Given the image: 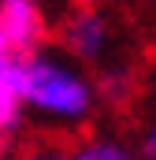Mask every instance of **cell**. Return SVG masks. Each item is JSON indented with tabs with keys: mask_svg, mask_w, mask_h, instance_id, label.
I'll return each instance as SVG.
<instances>
[{
	"mask_svg": "<svg viewBox=\"0 0 156 160\" xmlns=\"http://www.w3.org/2000/svg\"><path fill=\"white\" fill-rule=\"evenodd\" d=\"M19 89L26 119L60 134H75L97 116V86L89 67L75 63L60 48L37 45L19 56Z\"/></svg>",
	"mask_w": 156,
	"mask_h": 160,
	"instance_id": "obj_1",
	"label": "cell"
},
{
	"mask_svg": "<svg viewBox=\"0 0 156 160\" xmlns=\"http://www.w3.org/2000/svg\"><path fill=\"white\" fill-rule=\"evenodd\" d=\"M56 48L63 56H71L82 67H100L104 60H112L119 48V26L108 15V8H93V4H71V11L60 19L56 26Z\"/></svg>",
	"mask_w": 156,
	"mask_h": 160,
	"instance_id": "obj_2",
	"label": "cell"
},
{
	"mask_svg": "<svg viewBox=\"0 0 156 160\" xmlns=\"http://www.w3.org/2000/svg\"><path fill=\"white\" fill-rule=\"evenodd\" d=\"M52 34L45 0H0V38L11 52H30Z\"/></svg>",
	"mask_w": 156,
	"mask_h": 160,
	"instance_id": "obj_3",
	"label": "cell"
},
{
	"mask_svg": "<svg viewBox=\"0 0 156 160\" xmlns=\"http://www.w3.org/2000/svg\"><path fill=\"white\" fill-rule=\"evenodd\" d=\"M97 75H93V86H97V101L100 104H112V108H126L130 101H134V93H138V78H134V71H130V63H123V60H104L100 67H93Z\"/></svg>",
	"mask_w": 156,
	"mask_h": 160,
	"instance_id": "obj_4",
	"label": "cell"
},
{
	"mask_svg": "<svg viewBox=\"0 0 156 160\" xmlns=\"http://www.w3.org/2000/svg\"><path fill=\"white\" fill-rule=\"evenodd\" d=\"M71 157L75 160H130L134 149H130V142H123L115 134H93V138L78 142L71 149Z\"/></svg>",
	"mask_w": 156,
	"mask_h": 160,
	"instance_id": "obj_5",
	"label": "cell"
},
{
	"mask_svg": "<svg viewBox=\"0 0 156 160\" xmlns=\"http://www.w3.org/2000/svg\"><path fill=\"white\" fill-rule=\"evenodd\" d=\"M19 89V52L7 48V41L0 38V97Z\"/></svg>",
	"mask_w": 156,
	"mask_h": 160,
	"instance_id": "obj_6",
	"label": "cell"
},
{
	"mask_svg": "<svg viewBox=\"0 0 156 160\" xmlns=\"http://www.w3.org/2000/svg\"><path fill=\"white\" fill-rule=\"evenodd\" d=\"M138 153L145 160H156V116L145 123V130H141V138H138Z\"/></svg>",
	"mask_w": 156,
	"mask_h": 160,
	"instance_id": "obj_7",
	"label": "cell"
},
{
	"mask_svg": "<svg viewBox=\"0 0 156 160\" xmlns=\"http://www.w3.org/2000/svg\"><path fill=\"white\" fill-rule=\"evenodd\" d=\"M67 4H93V8H112L119 0H67Z\"/></svg>",
	"mask_w": 156,
	"mask_h": 160,
	"instance_id": "obj_8",
	"label": "cell"
}]
</instances>
